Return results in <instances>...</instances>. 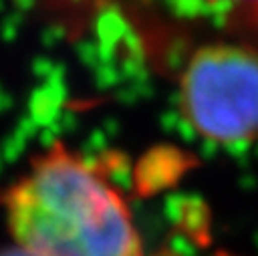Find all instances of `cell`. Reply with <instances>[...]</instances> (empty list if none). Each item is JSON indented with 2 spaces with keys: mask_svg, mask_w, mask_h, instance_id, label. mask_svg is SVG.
Returning a JSON list of instances; mask_svg holds the SVG:
<instances>
[{
  "mask_svg": "<svg viewBox=\"0 0 258 256\" xmlns=\"http://www.w3.org/2000/svg\"><path fill=\"white\" fill-rule=\"evenodd\" d=\"M2 204L14 246L28 256H145L121 191L60 141L32 157Z\"/></svg>",
  "mask_w": 258,
  "mask_h": 256,
  "instance_id": "6da1fadb",
  "label": "cell"
},
{
  "mask_svg": "<svg viewBox=\"0 0 258 256\" xmlns=\"http://www.w3.org/2000/svg\"><path fill=\"white\" fill-rule=\"evenodd\" d=\"M179 109L208 141L258 137V54L234 44L200 48L179 79Z\"/></svg>",
  "mask_w": 258,
  "mask_h": 256,
  "instance_id": "7a4b0ae2",
  "label": "cell"
},
{
  "mask_svg": "<svg viewBox=\"0 0 258 256\" xmlns=\"http://www.w3.org/2000/svg\"><path fill=\"white\" fill-rule=\"evenodd\" d=\"M214 4H224L230 8H244V10H256L258 12V0H208Z\"/></svg>",
  "mask_w": 258,
  "mask_h": 256,
  "instance_id": "3957f363",
  "label": "cell"
},
{
  "mask_svg": "<svg viewBox=\"0 0 258 256\" xmlns=\"http://www.w3.org/2000/svg\"><path fill=\"white\" fill-rule=\"evenodd\" d=\"M0 256H28V254L14 246V248H10V250H6V252H0Z\"/></svg>",
  "mask_w": 258,
  "mask_h": 256,
  "instance_id": "277c9868",
  "label": "cell"
},
{
  "mask_svg": "<svg viewBox=\"0 0 258 256\" xmlns=\"http://www.w3.org/2000/svg\"><path fill=\"white\" fill-rule=\"evenodd\" d=\"M210 256H236V254H232V252H228V250H216V252L210 254Z\"/></svg>",
  "mask_w": 258,
  "mask_h": 256,
  "instance_id": "5b68a950",
  "label": "cell"
}]
</instances>
